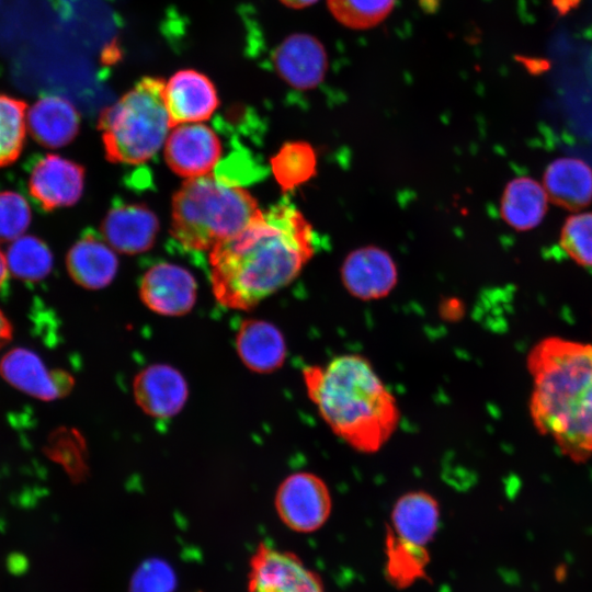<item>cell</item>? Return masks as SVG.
Listing matches in <instances>:
<instances>
[{
	"mask_svg": "<svg viewBox=\"0 0 592 592\" xmlns=\"http://www.w3.org/2000/svg\"><path fill=\"white\" fill-rule=\"evenodd\" d=\"M346 289L361 299L386 296L397 282L394 261L385 251L366 247L352 252L342 267Z\"/></svg>",
	"mask_w": 592,
	"mask_h": 592,
	"instance_id": "5bb4252c",
	"label": "cell"
},
{
	"mask_svg": "<svg viewBox=\"0 0 592 592\" xmlns=\"http://www.w3.org/2000/svg\"><path fill=\"white\" fill-rule=\"evenodd\" d=\"M197 285L194 276L173 263L151 266L143 276L139 295L152 311L163 316L187 314L196 300Z\"/></svg>",
	"mask_w": 592,
	"mask_h": 592,
	"instance_id": "30bf717a",
	"label": "cell"
},
{
	"mask_svg": "<svg viewBox=\"0 0 592 592\" xmlns=\"http://www.w3.org/2000/svg\"><path fill=\"white\" fill-rule=\"evenodd\" d=\"M163 99L172 127L206 121L219 105L212 80L193 69L177 71L164 84Z\"/></svg>",
	"mask_w": 592,
	"mask_h": 592,
	"instance_id": "8fae6325",
	"label": "cell"
},
{
	"mask_svg": "<svg viewBox=\"0 0 592 592\" xmlns=\"http://www.w3.org/2000/svg\"><path fill=\"white\" fill-rule=\"evenodd\" d=\"M134 395L138 406L156 418L178 413L187 398V385L175 368L156 364L143 369L134 380Z\"/></svg>",
	"mask_w": 592,
	"mask_h": 592,
	"instance_id": "9a60e30c",
	"label": "cell"
},
{
	"mask_svg": "<svg viewBox=\"0 0 592 592\" xmlns=\"http://www.w3.org/2000/svg\"><path fill=\"white\" fill-rule=\"evenodd\" d=\"M32 212L26 198L14 191L0 192V240L13 241L25 235Z\"/></svg>",
	"mask_w": 592,
	"mask_h": 592,
	"instance_id": "f1b7e54d",
	"label": "cell"
},
{
	"mask_svg": "<svg viewBox=\"0 0 592 592\" xmlns=\"http://www.w3.org/2000/svg\"><path fill=\"white\" fill-rule=\"evenodd\" d=\"M283 4L292 9H304L307 8L318 0H280Z\"/></svg>",
	"mask_w": 592,
	"mask_h": 592,
	"instance_id": "1f68e13d",
	"label": "cell"
},
{
	"mask_svg": "<svg viewBox=\"0 0 592 592\" xmlns=\"http://www.w3.org/2000/svg\"><path fill=\"white\" fill-rule=\"evenodd\" d=\"M83 184L82 166L54 153L38 159L29 179L30 194L47 210L77 203Z\"/></svg>",
	"mask_w": 592,
	"mask_h": 592,
	"instance_id": "9c48e42d",
	"label": "cell"
},
{
	"mask_svg": "<svg viewBox=\"0 0 592 592\" xmlns=\"http://www.w3.org/2000/svg\"><path fill=\"white\" fill-rule=\"evenodd\" d=\"M312 253L310 224L293 204L281 202L209 251L215 298L225 307L251 310L289 284Z\"/></svg>",
	"mask_w": 592,
	"mask_h": 592,
	"instance_id": "6da1fadb",
	"label": "cell"
},
{
	"mask_svg": "<svg viewBox=\"0 0 592 592\" xmlns=\"http://www.w3.org/2000/svg\"><path fill=\"white\" fill-rule=\"evenodd\" d=\"M272 170L283 190L292 189L310 178L315 156L305 143H288L271 159Z\"/></svg>",
	"mask_w": 592,
	"mask_h": 592,
	"instance_id": "484cf974",
	"label": "cell"
},
{
	"mask_svg": "<svg viewBox=\"0 0 592 592\" xmlns=\"http://www.w3.org/2000/svg\"><path fill=\"white\" fill-rule=\"evenodd\" d=\"M547 210V194L535 180L526 177L513 179L505 186L501 200L503 219L517 230L536 227Z\"/></svg>",
	"mask_w": 592,
	"mask_h": 592,
	"instance_id": "7402d4cb",
	"label": "cell"
},
{
	"mask_svg": "<svg viewBox=\"0 0 592 592\" xmlns=\"http://www.w3.org/2000/svg\"><path fill=\"white\" fill-rule=\"evenodd\" d=\"M0 372L14 387L44 400L66 394L72 384L65 373L48 369L35 353L24 349L7 353Z\"/></svg>",
	"mask_w": 592,
	"mask_h": 592,
	"instance_id": "2e32d148",
	"label": "cell"
},
{
	"mask_svg": "<svg viewBox=\"0 0 592 592\" xmlns=\"http://www.w3.org/2000/svg\"><path fill=\"white\" fill-rule=\"evenodd\" d=\"M544 189L556 205L581 209L592 202V169L578 158L556 159L545 171Z\"/></svg>",
	"mask_w": 592,
	"mask_h": 592,
	"instance_id": "44dd1931",
	"label": "cell"
},
{
	"mask_svg": "<svg viewBox=\"0 0 592 592\" xmlns=\"http://www.w3.org/2000/svg\"><path fill=\"white\" fill-rule=\"evenodd\" d=\"M261 213L246 189L209 173L187 179L173 195L171 234L190 250L210 251Z\"/></svg>",
	"mask_w": 592,
	"mask_h": 592,
	"instance_id": "277c9868",
	"label": "cell"
},
{
	"mask_svg": "<svg viewBox=\"0 0 592 592\" xmlns=\"http://www.w3.org/2000/svg\"><path fill=\"white\" fill-rule=\"evenodd\" d=\"M530 413L538 432L574 463L592 456V344L549 337L528 352Z\"/></svg>",
	"mask_w": 592,
	"mask_h": 592,
	"instance_id": "7a4b0ae2",
	"label": "cell"
},
{
	"mask_svg": "<svg viewBox=\"0 0 592 592\" xmlns=\"http://www.w3.org/2000/svg\"><path fill=\"white\" fill-rule=\"evenodd\" d=\"M385 573L398 589L410 587L419 579H426L430 561L426 547L408 543L398 537L388 526L385 536Z\"/></svg>",
	"mask_w": 592,
	"mask_h": 592,
	"instance_id": "603a6c76",
	"label": "cell"
},
{
	"mask_svg": "<svg viewBox=\"0 0 592 592\" xmlns=\"http://www.w3.org/2000/svg\"><path fill=\"white\" fill-rule=\"evenodd\" d=\"M303 378L322 420L355 451L375 453L397 430L398 403L364 356L343 354L306 366Z\"/></svg>",
	"mask_w": 592,
	"mask_h": 592,
	"instance_id": "3957f363",
	"label": "cell"
},
{
	"mask_svg": "<svg viewBox=\"0 0 592 592\" xmlns=\"http://www.w3.org/2000/svg\"><path fill=\"white\" fill-rule=\"evenodd\" d=\"M273 62L280 77L300 90L317 87L328 69V56L321 42L312 35L287 36L275 49Z\"/></svg>",
	"mask_w": 592,
	"mask_h": 592,
	"instance_id": "7c38bea8",
	"label": "cell"
},
{
	"mask_svg": "<svg viewBox=\"0 0 592 592\" xmlns=\"http://www.w3.org/2000/svg\"><path fill=\"white\" fill-rule=\"evenodd\" d=\"M9 274L5 253L0 250V287L4 284Z\"/></svg>",
	"mask_w": 592,
	"mask_h": 592,
	"instance_id": "d6a6232c",
	"label": "cell"
},
{
	"mask_svg": "<svg viewBox=\"0 0 592 592\" xmlns=\"http://www.w3.org/2000/svg\"><path fill=\"white\" fill-rule=\"evenodd\" d=\"M11 325L3 312L0 310V346L11 338Z\"/></svg>",
	"mask_w": 592,
	"mask_h": 592,
	"instance_id": "4dcf8cb0",
	"label": "cell"
},
{
	"mask_svg": "<svg viewBox=\"0 0 592 592\" xmlns=\"http://www.w3.org/2000/svg\"><path fill=\"white\" fill-rule=\"evenodd\" d=\"M161 78L145 77L102 111L99 129L111 162L139 164L151 159L172 127Z\"/></svg>",
	"mask_w": 592,
	"mask_h": 592,
	"instance_id": "5b68a950",
	"label": "cell"
},
{
	"mask_svg": "<svg viewBox=\"0 0 592 592\" xmlns=\"http://www.w3.org/2000/svg\"><path fill=\"white\" fill-rule=\"evenodd\" d=\"M282 522L298 533H311L330 516L332 499L326 482L311 473H296L284 479L275 496Z\"/></svg>",
	"mask_w": 592,
	"mask_h": 592,
	"instance_id": "8992f818",
	"label": "cell"
},
{
	"mask_svg": "<svg viewBox=\"0 0 592 592\" xmlns=\"http://www.w3.org/2000/svg\"><path fill=\"white\" fill-rule=\"evenodd\" d=\"M5 259L9 273L26 282L42 281L53 267L48 246L34 236L23 235L11 241Z\"/></svg>",
	"mask_w": 592,
	"mask_h": 592,
	"instance_id": "cb8c5ba5",
	"label": "cell"
},
{
	"mask_svg": "<svg viewBox=\"0 0 592 592\" xmlns=\"http://www.w3.org/2000/svg\"><path fill=\"white\" fill-rule=\"evenodd\" d=\"M440 522L437 501L425 491H410L392 506L390 530L401 539L426 547L434 538Z\"/></svg>",
	"mask_w": 592,
	"mask_h": 592,
	"instance_id": "d6986e66",
	"label": "cell"
},
{
	"mask_svg": "<svg viewBox=\"0 0 592 592\" xmlns=\"http://www.w3.org/2000/svg\"><path fill=\"white\" fill-rule=\"evenodd\" d=\"M26 114L23 101L0 93V167L20 156L27 133Z\"/></svg>",
	"mask_w": 592,
	"mask_h": 592,
	"instance_id": "d4e9b609",
	"label": "cell"
},
{
	"mask_svg": "<svg viewBox=\"0 0 592 592\" xmlns=\"http://www.w3.org/2000/svg\"><path fill=\"white\" fill-rule=\"evenodd\" d=\"M396 0H327L329 10L342 25L365 30L379 24L391 12Z\"/></svg>",
	"mask_w": 592,
	"mask_h": 592,
	"instance_id": "4316f807",
	"label": "cell"
},
{
	"mask_svg": "<svg viewBox=\"0 0 592 592\" xmlns=\"http://www.w3.org/2000/svg\"><path fill=\"white\" fill-rule=\"evenodd\" d=\"M221 152L216 133L201 123L177 125L164 146V158L170 169L187 179L209 174Z\"/></svg>",
	"mask_w": 592,
	"mask_h": 592,
	"instance_id": "ba28073f",
	"label": "cell"
},
{
	"mask_svg": "<svg viewBox=\"0 0 592 592\" xmlns=\"http://www.w3.org/2000/svg\"><path fill=\"white\" fill-rule=\"evenodd\" d=\"M66 265L77 284L88 289H100L115 277L118 260L104 238L88 234L71 247Z\"/></svg>",
	"mask_w": 592,
	"mask_h": 592,
	"instance_id": "ac0fdd59",
	"label": "cell"
},
{
	"mask_svg": "<svg viewBox=\"0 0 592 592\" xmlns=\"http://www.w3.org/2000/svg\"><path fill=\"white\" fill-rule=\"evenodd\" d=\"M177 576L172 567L158 558L147 559L134 572L129 592H173Z\"/></svg>",
	"mask_w": 592,
	"mask_h": 592,
	"instance_id": "f546056e",
	"label": "cell"
},
{
	"mask_svg": "<svg viewBox=\"0 0 592 592\" xmlns=\"http://www.w3.org/2000/svg\"><path fill=\"white\" fill-rule=\"evenodd\" d=\"M560 244L573 261L592 266V213L568 217L560 232Z\"/></svg>",
	"mask_w": 592,
	"mask_h": 592,
	"instance_id": "83f0119b",
	"label": "cell"
},
{
	"mask_svg": "<svg viewBox=\"0 0 592 592\" xmlns=\"http://www.w3.org/2000/svg\"><path fill=\"white\" fill-rule=\"evenodd\" d=\"M27 132L41 145L59 148L75 139L80 116L73 104L60 96H41L27 111Z\"/></svg>",
	"mask_w": 592,
	"mask_h": 592,
	"instance_id": "e0dca14e",
	"label": "cell"
},
{
	"mask_svg": "<svg viewBox=\"0 0 592 592\" xmlns=\"http://www.w3.org/2000/svg\"><path fill=\"white\" fill-rule=\"evenodd\" d=\"M159 230L158 218L144 204H121L101 224L104 240L116 251L137 254L149 250Z\"/></svg>",
	"mask_w": 592,
	"mask_h": 592,
	"instance_id": "4fadbf2b",
	"label": "cell"
},
{
	"mask_svg": "<svg viewBox=\"0 0 592 592\" xmlns=\"http://www.w3.org/2000/svg\"><path fill=\"white\" fill-rule=\"evenodd\" d=\"M236 346L243 364L258 373L280 368L286 358V344L282 332L272 323L244 320L236 335Z\"/></svg>",
	"mask_w": 592,
	"mask_h": 592,
	"instance_id": "ffe728a7",
	"label": "cell"
},
{
	"mask_svg": "<svg viewBox=\"0 0 592 592\" xmlns=\"http://www.w3.org/2000/svg\"><path fill=\"white\" fill-rule=\"evenodd\" d=\"M248 592H325V587L296 554L261 543L250 559Z\"/></svg>",
	"mask_w": 592,
	"mask_h": 592,
	"instance_id": "52a82bcc",
	"label": "cell"
}]
</instances>
